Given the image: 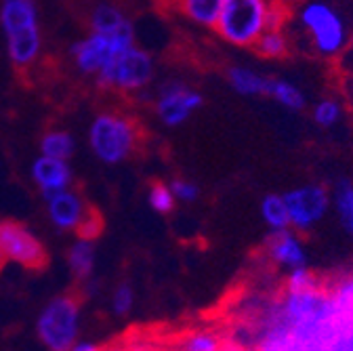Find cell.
I'll use <instances>...</instances> for the list:
<instances>
[{
	"label": "cell",
	"instance_id": "obj_12",
	"mask_svg": "<svg viewBox=\"0 0 353 351\" xmlns=\"http://www.w3.org/2000/svg\"><path fill=\"white\" fill-rule=\"evenodd\" d=\"M44 196H47L49 202V214L57 228L76 230L80 225L88 210V204H84L78 194L59 190V192H44Z\"/></svg>",
	"mask_w": 353,
	"mask_h": 351
},
{
	"label": "cell",
	"instance_id": "obj_25",
	"mask_svg": "<svg viewBox=\"0 0 353 351\" xmlns=\"http://www.w3.org/2000/svg\"><path fill=\"white\" fill-rule=\"evenodd\" d=\"M40 150L44 156L68 160L74 154V139L70 133H65V130H51V133H47L42 137Z\"/></svg>",
	"mask_w": 353,
	"mask_h": 351
},
{
	"label": "cell",
	"instance_id": "obj_6",
	"mask_svg": "<svg viewBox=\"0 0 353 351\" xmlns=\"http://www.w3.org/2000/svg\"><path fill=\"white\" fill-rule=\"evenodd\" d=\"M154 57L145 49L132 45L124 53H120L110 66H105L97 74V80L103 89H114L120 93H137L148 89L150 82L154 80Z\"/></svg>",
	"mask_w": 353,
	"mask_h": 351
},
{
	"label": "cell",
	"instance_id": "obj_2",
	"mask_svg": "<svg viewBox=\"0 0 353 351\" xmlns=\"http://www.w3.org/2000/svg\"><path fill=\"white\" fill-rule=\"evenodd\" d=\"M330 305L305 351H353V270L328 280Z\"/></svg>",
	"mask_w": 353,
	"mask_h": 351
},
{
	"label": "cell",
	"instance_id": "obj_8",
	"mask_svg": "<svg viewBox=\"0 0 353 351\" xmlns=\"http://www.w3.org/2000/svg\"><path fill=\"white\" fill-rule=\"evenodd\" d=\"M132 45H135V30H132V26L112 34L93 32L88 38L76 42L72 47V55L76 59V66L84 74L97 76L105 66H110L120 53H124Z\"/></svg>",
	"mask_w": 353,
	"mask_h": 351
},
{
	"label": "cell",
	"instance_id": "obj_24",
	"mask_svg": "<svg viewBox=\"0 0 353 351\" xmlns=\"http://www.w3.org/2000/svg\"><path fill=\"white\" fill-rule=\"evenodd\" d=\"M265 59H282L290 53V38L286 30H268L252 47Z\"/></svg>",
	"mask_w": 353,
	"mask_h": 351
},
{
	"label": "cell",
	"instance_id": "obj_13",
	"mask_svg": "<svg viewBox=\"0 0 353 351\" xmlns=\"http://www.w3.org/2000/svg\"><path fill=\"white\" fill-rule=\"evenodd\" d=\"M40 28L38 26H30L17 32L7 34V51H9V59L15 68H28L36 61L38 53H40Z\"/></svg>",
	"mask_w": 353,
	"mask_h": 351
},
{
	"label": "cell",
	"instance_id": "obj_21",
	"mask_svg": "<svg viewBox=\"0 0 353 351\" xmlns=\"http://www.w3.org/2000/svg\"><path fill=\"white\" fill-rule=\"evenodd\" d=\"M345 112H347V106H345L343 97L326 95V97H320L318 101H314L312 120L320 128H334L345 118Z\"/></svg>",
	"mask_w": 353,
	"mask_h": 351
},
{
	"label": "cell",
	"instance_id": "obj_10",
	"mask_svg": "<svg viewBox=\"0 0 353 351\" xmlns=\"http://www.w3.org/2000/svg\"><path fill=\"white\" fill-rule=\"evenodd\" d=\"M0 246L9 261H15L26 270H44L49 265V254L42 242L21 223L0 221Z\"/></svg>",
	"mask_w": 353,
	"mask_h": 351
},
{
	"label": "cell",
	"instance_id": "obj_4",
	"mask_svg": "<svg viewBox=\"0 0 353 351\" xmlns=\"http://www.w3.org/2000/svg\"><path fill=\"white\" fill-rule=\"evenodd\" d=\"M141 137L143 130L137 118L118 110L97 114L88 128V143L93 154L108 164H118L130 158L137 152Z\"/></svg>",
	"mask_w": 353,
	"mask_h": 351
},
{
	"label": "cell",
	"instance_id": "obj_32",
	"mask_svg": "<svg viewBox=\"0 0 353 351\" xmlns=\"http://www.w3.org/2000/svg\"><path fill=\"white\" fill-rule=\"evenodd\" d=\"M339 68H341V72L353 70V23H351V32H349V45H347L345 55L339 59Z\"/></svg>",
	"mask_w": 353,
	"mask_h": 351
},
{
	"label": "cell",
	"instance_id": "obj_33",
	"mask_svg": "<svg viewBox=\"0 0 353 351\" xmlns=\"http://www.w3.org/2000/svg\"><path fill=\"white\" fill-rule=\"evenodd\" d=\"M72 351H120L118 347H114V345H91V343H84V345H78L76 349H72Z\"/></svg>",
	"mask_w": 353,
	"mask_h": 351
},
{
	"label": "cell",
	"instance_id": "obj_31",
	"mask_svg": "<svg viewBox=\"0 0 353 351\" xmlns=\"http://www.w3.org/2000/svg\"><path fill=\"white\" fill-rule=\"evenodd\" d=\"M341 93L347 106V112L353 118V70L349 72H341Z\"/></svg>",
	"mask_w": 353,
	"mask_h": 351
},
{
	"label": "cell",
	"instance_id": "obj_19",
	"mask_svg": "<svg viewBox=\"0 0 353 351\" xmlns=\"http://www.w3.org/2000/svg\"><path fill=\"white\" fill-rule=\"evenodd\" d=\"M259 214H261L263 225L270 230V234L290 230V217H288V208H286L282 194L263 196L259 204Z\"/></svg>",
	"mask_w": 353,
	"mask_h": 351
},
{
	"label": "cell",
	"instance_id": "obj_30",
	"mask_svg": "<svg viewBox=\"0 0 353 351\" xmlns=\"http://www.w3.org/2000/svg\"><path fill=\"white\" fill-rule=\"evenodd\" d=\"M132 301H135V294H132V288L122 284L116 292H114V312L124 316L130 312V307H132Z\"/></svg>",
	"mask_w": 353,
	"mask_h": 351
},
{
	"label": "cell",
	"instance_id": "obj_3",
	"mask_svg": "<svg viewBox=\"0 0 353 351\" xmlns=\"http://www.w3.org/2000/svg\"><path fill=\"white\" fill-rule=\"evenodd\" d=\"M278 3L282 0H228L212 30L232 47L252 49L270 30V17Z\"/></svg>",
	"mask_w": 353,
	"mask_h": 351
},
{
	"label": "cell",
	"instance_id": "obj_26",
	"mask_svg": "<svg viewBox=\"0 0 353 351\" xmlns=\"http://www.w3.org/2000/svg\"><path fill=\"white\" fill-rule=\"evenodd\" d=\"M93 259H95V248H93L91 240H78L72 246V250H70V265H72L74 274L80 280L88 278V274H91Z\"/></svg>",
	"mask_w": 353,
	"mask_h": 351
},
{
	"label": "cell",
	"instance_id": "obj_17",
	"mask_svg": "<svg viewBox=\"0 0 353 351\" xmlns=\"http://www.w3.org/2000/svg\"><path fill=\"white\" fill-rule=\"evenodd\" d=\"M0 26L5 34L38 26V13L34 0H3L0 5Z\"/></svg>",
	"mask_w": 353,
	"mask_h": 351
},
{
	"label": "cell",
	"instance_id": "obj_11",
	"mask_svg": "<svg viewBox=\"0 0 353 351\" xmlns=\"http://www.w3.org/2000/svg\"><path fill=\"white\" fill-rule=\"evenodd\" d=\"M263 254L272 263V268L280 270L284 276L309 268V252L305 240L294 230L270 234V238L265 240Z\"/></svg>",
	"mask_w": 353,
	"mask_h": 351
},
{
	"label": "cell",
	"instance_id": "obj_20",
	"mask_svg": "<svg viewBox=\"0 0 353 351\" xmlns=\"http://www.w3.org/2000/svg\"><path fill=\"white\" fill-rule=\"evenodd\" d=\"M268 97L288 112H303L307 108V95L292 80H286V78H274L272 76Z\"/></svg>",
	"mask_w": 353,
	"mask_h": 351
},
{
	"label": "cell",
	"instance_id": "obj_34",
	"mask_svg": "<svg viewBox=\"0 0 353 351\" xmlns=\"http://www.w3.org/2000/svg\"><path fill=\"white\" fill-rule=\"evenodd\" d=\"M223 351H248L242 343H238L236 339H232V337H228V341H225V347H223Z\"/></svg>",
	"mask_w": 353,
	"mask_h": 351
},
{
	"label": "cell",
	"instance_id": "obj_29",
	"mask_svg": "<svg viewBox=\"0 0 353 351\" xmlns=\"http://www.w3.org/2000/svg\"><path fill=\"white\" fill-rule=\"evenodd\" d=\"M168 185H170V190H172L176 202L192 204V202H196V200L200 198V188H198L194 181L185 179V177H176V179H172Z\"/></svg>",
	"mask_w": 353,
	"mask_h": 351
},
{
	"label": "cell",
	"instance_id": "obj_9",
	"mask_svg": "<svg viewBox=\"0 0 353 351\" xmlns=\"http://www.w3.org/2000/svg\"><path fill=\"white\" fill-rule=\"evenodd\" d=\"M204 103L200 91L183 80H168L160 86L154 101V112L164 126H181L185 124Z\"/></svg>",
	"mask_w": 353,
	"mask_h": 351
},
{
	"label": "cell",
	"instance_id": "obj_23",
	"mask_svg": "<svg viewBox=\"0 0 353 351\" xmlns=\"http://www.w3.org/2000/svg\"><path fill=\"white\" fill-rule=\"evenodd\" d=\"M88 23H91V30L95 34H112V32H120V30L132 26L128 21V17L118 7L108 5V3H101V5L95 7Z\"/></svg>",
	"mask_w": 353,
	"mask_h": 351
},
{
	"label": "cell",
	"instance_id": "obj_18",
	"mask_svg": "<svg viewBox=\"0 0 353 351\" xmlns=\"http://www.w3.org/2000/svg\"><path fill=\"white\" fill-rule=\"evenodd\" d=\"M228 0H176V11L200 28H214Z\"/></svg>",
	"mask_w": 353,
	"mask_h": 351
},
{
	"label": "cell",
	"instance_id": "obj_14",
	"mask_svg": "<svg viewBox=\"0 0 353 351\" xmlns=\"http://www.w3.org/2000/svg\"><path fill=\"white\" fill-rule=\"evenodd\" d=\"M225 78L232 91H236L242 97H268L272 76H265L248 66L234 63L225 70Z\"/></svg>",
	"mask_w": 353,
	"mask_h": 351
},
{
	"label": "cell",
	"instance_id": "obj_5",
	"mask_svg": "<svg viewBox=\"0 0 353 351\" xmlns=\"http://www.w3.org/2000/svg\"><path fill=\"white\" fill-rule=\"evenodd\" d=\"M82 294L70 290L53 299L38 318V337L51 351H70L78 334V312Z\"/></svg>",
	"mask_w": 353,
	"mask_h": 351
},
{
	"label": "cell",
	"instance_id": "obj_1",
	"mask_svg": "<svg viewBox=\"0 0 353 351\" xmlns=\"http://www.w3.org/2000/svg\"><path fill=\"white\" fill-rule=\"evenodd\" d=\"M292 17L312 53L339 63L347 51L351 32L345 13L330 0H303Z\"/></svg>",
	"mask_w": 353,
	"mask_h": 351
},
{
	"label": "cell",
	"instance_id": "obj_36",
	"mask_svg": "<svg viewBox=\"0 0 353 351\" xmlns=\"http://www.w3.org/2000/svg\"><path fill=\"white\" fill-rule=\"evenodd\" d=\"M156 3L164 7H176V0H156Z\"/></svg>",
	"mask_w": 353,
	"mask_h": 351
},
{
	"label": "cell",
	"instance_id": "obj_35",
	"mask_svg": "<svg viewBox=\"0 0 353 351\" xmlns=\"http://www.w3.org/2000/svg\"><path fill=\"white\" fill-rule=\"evenodd\" d=\"M9 259H7V254H5V250H3V246H0V272H3V268H5V263H7Z\"/></svg>",
	"mask_w": 353,
	"mask_h": 351
},
{
	"label": "cell",
	"instance_id": "obj_16",
	"mask_svg": "<svg viewBox=\"0 0 353 351\" xmlns=\"http://www.w3.org/2000/svg\"><path fill=\"white\" fill-rule=\"evenodd\" d=\"M228 334L214 326H198L185 330L174 341V351H223Z\"/></svg>",
	"mask_w": 353,
	"mask_h": 351
},
{
	"label": "cell",
	"instance_id": "obj_22",
	"mask_svg": "<svg viewBox=\"0 0 353 351\" xmlns=\"http://www.w3.org/2000/svg\"><path fill=\"white\" fill-rule=\"evenodd\" d=\"M330 194H332V208L336 212L341 228L353 238V181L351 179L336 181Z\"/></svg>",
	"mask_w": 353,
	"mask_h": 351
},
{
	"label": "cell",
	"instance_id": "obj_27",
	"mask_svg": "<svg viewBox=\"0 0 353 351\" xmlns=\"http://www.w3.org/2000/svg\"><path fill=\"white\" fill-rule=\"evenodd\" d=\"M148 202H150V206L158 214H170L174 210V206H176V198H174L170 185L168 183H162V181L152 183L150 194H148Z\"/></svg>",
	"mask_w": 353,
	"mask_h": 351
},
{
	"label": "cell",
	"instance_id": "obj_15",
	"mask_svg": "<svg viewBox=\"0 0 353 351\" xmlns=\"http://www.w3.org/2000/svg\"><path fill=\"white\" fill-rule=\"evenodd\" d=\"M34 179L44 192H59L65 190L72 181V172L65 160L51 158V156H42L34 162Z\"/></svg>",
	"mask_w": 353,
	"mask_h": 351
},
{
	"label": "cell",
	"instance_id": "obj_28",
	"mask_svg": "<svg viewBox=\"0 0 353 351\" xmlns=\"http://www.w3.org/2000/svg\"><path fill=\"white\" fill-rule=\"evenodd\" d=\"M101 230H103V217H101V212L95 206H88L84 219H82L80 225L74 232H76V236H80V240H93V238H97L101 234Z\"/></svg>",
	"mask_w": 353,
	"mask_h": 351
},
{
	"label": "cell",
	"instance_id": "obj_7",
	"mask_svg": "<svg viewBox=\"0 0 353 351\" xmlns=\"http://www.w3.org/2000/svg\"><path fill=\"white\" fill-rule=\"evenodd\" d=\"M282 196L290 217V230L299 234L316 230L332 208V194L326 185L320 183L296 185Z\"/></svg>",
	"mask_w": 353,
	"mask_h": 351
}]
</instances>
